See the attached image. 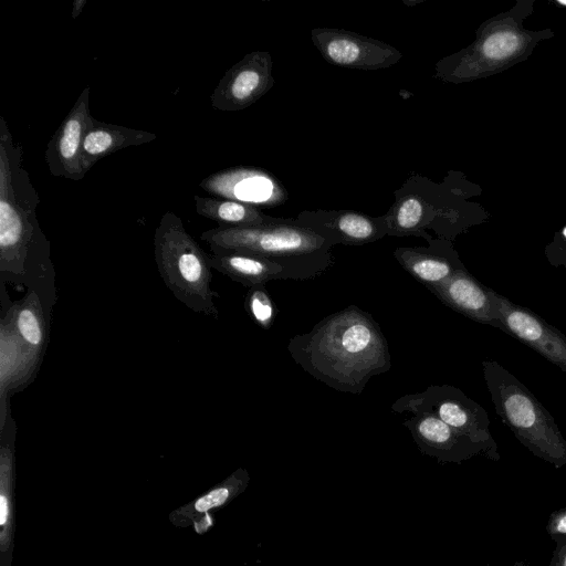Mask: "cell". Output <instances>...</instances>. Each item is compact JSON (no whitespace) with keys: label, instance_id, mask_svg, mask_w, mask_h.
<instances>
[{"label":"cell","instance_id":"cell-1","mask_svg":"<svg viewBox=\"0 0 566 566\" xmlns=\"http://www.w3.org/2000/svg\"><path fill=\"white\" fill-rule=\"evenodd\" d=\"M293 360L328 387L359 395L391 367L388 343L373 316L356 305L329 314L287 344Z\"/></svg>","mask_w":566,"mask_h":566},{"label":"cell","instance_id":"cell-2","mask_svg":"<svg viewBox=\"0 0 566 566\" xmlns=\"http://www.w3.org/2000/svg\"><path fill=\"white\" fill-rule=\"evenodd\" d=\"M40 198L23 167V148L0 117V279L1 285H24L28 259L51 249L40 228Z\"/></svg>","mask_w":566,"mask_h":566},{"label":"cell","instance_id":"cell-3","mask_svg":"<svg viewBox=\"0 0 566 566\" xmlns=\"http://www.w3.org/2000/svg\"><path fill=\"white\" fill-rule=\"evenodd\" d=\"M533 8L534 0H517L507 11L485 20L471 44L436 63L434 76L460 84L492 76L525 61L539 42L554 36L551 29L524 28Z\"/></svg>","mask_w":566,"mask_h":566},{"label":"cell","instance_id":"cell-4","mask_svg":"<svg viewBox=\"0 0 566 566\" xmlns=\"http://www.w3.org/2000/svg\"><path fill=\"white\" fill-rule=\"evenodd\" d=\"M200 238L211 252L241 251L276 261L296 281L315 279L335 263L334 244L294 218H274L255 227H217L202 232Z\"/></svg>","mask_w":566,"mask_h":566},{"label":"cell","instance_id":"cell-5","mask_svg":"<svg viewBox=\"0 0 566 566\" xmlns=\"http://www.w3.org/2000/svg\"><path fill=\"white\" fill-rule=\"evenodd\" d=\"M495 412L533 455L556 469L566 465V438L551 412L513 374L493 359L482 361Z\"/></svg>","mask_w":566,"mask_h":566},{"label":"cell","instance_id":"cell-6","mask_svg":"<svg viewBox=\"0 0 566 566\" xmlns=\"http://www.w3.org/2000/svg\"><path fill=\"white\" fill-rule=\"evenodd\" d=\"M155 261L169 291L196 313L219 317L211 287L212 268L207 254L171 211L161 217L154 235Z\"/></svg>","mask_w":566,"mask_h":566},{"label":"cell","instance_id":"cell-7","mask_svg":"<svg viewBox=\"0 0 566 566\" xmlns=\"http://www.w3.org/2000/svg\"><path fill=\"white\" fill-rule=\"evenodd\" d=\"M447 187L419 175L410 176L395 192V202L387 211L388 235H417L429 241L433 230L438 238L452 241L463 231L454 201Z\"/></svg>","mask_w":566,"mask_h":566},{"label":"cell","instance_id":"cell-8","mask_svg":"<svg viewBox=\"0 0 566 566\" xmlns=\"http://www.w3.org/2000/svg\"><path fill=\"white\" fill-rule=\"evenodd\" d=\"M395 412L430 413L458 432L481 444L492 461L500 460L497 444L490 432L485 409L452 385H430L421 392L407 394L397 399Z\"/></svg>","mask_w":566,"mask_h":566},{"label":"cell","instance_id":"cell-9","mask_svg":"<svg viewBox=\"0 0 566 566\" xmlns=\"http://www.w3.org/2000/svg\"><path fill=\"white\" fill-rule=\"evenodd\" d=\"M311 39L326 62L333 65L376 71L397 64L402 53L380 40L333 28H314Z\"/></svg>","mask_w":566,"mask_h":566},{"label":"cell","instance_id":"cell-10","mask_svg":"<svg viewBox=\"0 0 566 566\" xmlns=\"http://www.w3.org/2000/svg\"><path fill=\"white\" fill-rule=\"evenodd\" d=\"M272 56L254 51L230 67L211 94L213 108L223 112L244 109L265 95L274 84Z\"/></svg>","mask_w":566,"mask_h":566},{"label":"cell","instance_id":"cell-11","mask_svg":"<svg viewBox=\"0 0 566 566\" xmlns=\"http://www.w3.org/2000/svg\"><path fill=\"white\" fill-rule=\"evenodd\" d=\"M499 329L537 352L566 373V336L530 308L511 302L493 290Z\"/></svg>","mask_w":566,"mask_h":566},{"label":"cell","instance_id":"cell-12","mask_svg":"<svg viewBox=\"0 0 566 566\" xmlns=\"http://www.w3.org/2000/svg\"><path fill=\"white\" fill-rule=\"evenodd\" d=\"M93 119L90 112V86H86L48 143L44 159L52 176L71 180L84 178L81 153Z\"/></svg>","mask_w":566,"mask_h":566},{"label":"cell","instance_id":"cell-13","mask_svg":"<svg viewBox=\"0 0 566 566\" xmlns=\"http://www.w3.org/2000/svg\"><path fill=\"white\" fill-rule=\"evenodd\" d=\"M294 219L334 245H363L388 235L386 214L371 217L354 210H315L302 211Z\"/></svg>","mask_w":566,"mask_h":566},{"label":"cell","instance_id":"cell-14","mask_svg":"<svg viewBox=\"0 0 566 566\" xmlns=\"http://www.w3.org/2000/svg\"><path fill=\"white\" fill-rule=\"evenodd\" d=\"M200 188L216 198L252 206L281 205L287 196L283 187L265 171L252 167H234L205 178Z\"/></svg>","mask_w":566,"mask_h":566},{"label":"cell","instance_id":"cell-15","mask_svg":"<svg viewBox=\"0 0 566 566\" xmlns=\"http://www.w3.org/2000/svg\"><path fill=\"white\" fill-rule=\"evenodd\" d=\"M421 453L439 463H462L486 450L430 413H413L403 421Z\"/></svg>","mask_w":566,"mask_h":566},{"label":"cell","instance_id":"cell-16","mask_svg":"<svg viewBox=\"0 0 566 566\" xmlns=\"http://www.w3.org/2000/svg\"><path fill=\"white\" fill-rule=\"evenodd\" d=\"M18 336L11 318L1 311L0 318V430L12 416L10 397L29 386L40 368Z\"/></svg>","mask_w":566,"mask_h":566},{"label":"cell","instance_id":"cell-17","mask_svg":"<svg viewBox=\"0 0 566 566\" xmlns=\"http://www.w3.org/2000/svg\"><path fill=\"white\" fill-rule=\"evenodd\" d=\"M427 242L428 247H399L394 251L401 268L426 287L467 270L452 241L432 238Z\"/></svg>","mask_w":566,"mask_h":566},{"label":"cell","instance_id":"cell-18","mask_svg":"<svg viewBox=\"0 0 566 566\" xmlns=\"http://www.w3.org/2000/svg\"><path fill=\"white\" fill-rule=\"evenodd\" d=\"M438 300L470 319L499 327L493 289L483 285L468 270L449 280L427 287Z\"/></svg>","mask_w":566,"mask_h":566},{"label":"cell","instance_id":"cell-19","mask_svg":"<svg viewBox=\"0 0 566 566\" xmlns=\"http://www.w3.org/2000/svg\"><path fill=\"white\" fill-rule=\"evenodd\" d=\"M213 270L227 275L245 287L265 285L272 280H292L290 271L269 258L232 250L213 251L209 254Z\"/></svg>","mask_w":566,"mask_h":566},{"label":"cell","instance_id":"cell-20","mask_svg":"<svg viewBox=\"0 0 566 566\" xmlns=\"http://www.w3.org/2000/svg\"><path fill=\"white\" fill-rule=\"evenodd\" d=\"M8 312L13 327L22 344L41 365L49 343L51 316L48 314L39 294L28 290L20 301L1 306Z\"/></svg>","mask_w":566,"mask_h":566},{"label":"cell","instance_id":"cell-21","mask_svg":"<svg viewBox=\"0 0 566 566\" xmlns=\"http://www.w3.org/2000/svg\"><path fill=\"white\" fill-rule=\"evenodd\" d=\"M157 135L126 126L93 119L82 146L81 166L86 172L104 157L129 146L154 142Z\"/></svg>","mask_w":566,"mask_h":566},{"label":"cell","instance_id":"cell-22","mask_svg":"<svg viewBox=\"0 0 566 566\" xmlns=\"http://www.w3.org/2000/svg\"><path fill=\"white\" fill-rule=\"evenodd\" d=\"M17 424L12 416L0 430V552L10 553L13 544L14 442Z\"/></svg>","mask_w":566,"mask_h":566},{"label":"cell","instance_id":"cell-23","mask_svg":"<svg viewBox=\"0 0 566 566\" xmlns=\"http://www.w3.org/2000/svg\"><path fill=\"white\" fill-rule=\"evenodd\" d=\"M193 199L197 213L218 222L219 227H255L274 219L255 206L235 200L198 195Z\"/></svg>","mask_w":566,"mask_h":566},{"label":"cell","instance_id":"cell-24","mask_svg":"<svg viewBox=\"0 0 566 566\" xmlns=\"http://www.w3.org/2000/svg\"><path fill=\"white\" fill-rule=\"evenodd\" d=\"M249 481L250 475L248 471L239 468L220 484L197 499L191 505H188L187 507H191V510L187 511V515L195 512L206 513L227 504L247 489Z\"/></svg>","mask_w":566,"mask_h":566},{"label":"cell","instance_id":"cell-25","mask_svg":"<svg viewBox=\"0 0 566 566\" xmlns=\"http://www.w3.org/2000/svg\"><path fill=\"white\" fill-rule=\"evenodd\" d=\"M244 308L250 318L261 328L268 331L273 326L277 311L264 285L252 286L248 290Z\"/></svg>","mask_w":566,"mask_h":566},{"label":"cell","instance_id":"cell-26","mask_svg":"<svg viewBox=\"0 0 566 566\" xmlns=\"http://www.w3.org/2000/svg\"><path fill=\"white\" fill-rule=\"evenodd\" d=\"M544 253L551 265L566 268V226L554 234Z\"/></svg>","mask_w":566,"mask_h":566},{"label":"cell","instance_id":"cell-27","mask_svg":"<svg viewBox=\"0 0 566 566\" xmlns=\"http://www.w3.org/2000/svg\"><path fill=\"white\" fill-rule=\"evenodd\" d=\"M546 532L556 545L566 542V506L551 513Z\"/></svg>","mask_w":566,"mask_h":566},{"label":"cell","instance_id":"cell-28","mask_svg":"<svg viewBox=\"0 0 566 566\" xmlns=\"http://www.w3.org/2000/svg\"><path fill=\"white\" fill-rule=\"evenodd\" d=\"M548 566H566V542L556 545Z\"/></svg>","mask_w":566,"mask_h":566},{"label":"cell","instance_id":"cell-29","mask_svg":"<svg viewBox=\"0 0 566 566\" xmlns=\"http://www.w3.org/2000/svg\"><path fill=\"white\" fill-rule=\"evenodd\" d=\"M87 0H74L72 3L71 18L76 19L83 11Z\"/></svg>","mask_w":566,"mask_h":566},{"label":"cell","instance_id":"cell-30","mask_svg":"<svg viewBox=\"0 0 566 566\" xmlns=\"http://www.w3.org/2000/svg\"><path fill=\"white\" fill-rule=\"evenodd\" d=\"M512 566H530V565L525 562L520 560V562H515Z\"/></svg>","mask_w":566,"mask_h":566}]
</instances>
